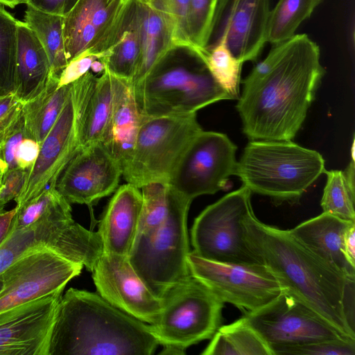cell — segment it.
I'll use <instances>...</instances> for the list:
<instances>
[{
	"label": "cell",
	"mask_w": 355,
	"mask_h": 355,
	"mask_svg": "<svg viewBox=\"0 0 355 355\" xmlns=\"http://www.w3.org/2000/svg\"><path fill=\"white\" fill-rule=\"evenodd\" d=\"M325 73L319 46L306 34L272 44L242 81L236 109L250 140H292Z\"/></svg>",
	"instance_id": "obj_1"
},
{
	"label": "cell",
	"mask_w": 355,
	"mask_h": 355,
	"mask_svg": "<svg viewBox=\"0 0 355 355\" xmlns=\"http://www.w3.org/2000/svg\"><path fill=\"white\" fill-rule=\"evenodd\" d=\"M244 226L249 247L284 288L343 336L355 340V278L317 256L290 230L266 225L254 212L245 218Z\"/></svg>",
	"instance_id": "obj_2"
},
{
	"label": "cell",
	"mask_w": 355,
	"mask_h": 355,
	"mask_svg": "<svg viewBox=\"0 0 355 355\" xmlns=\"http://www.w3.org/2000/svg\"><path fill=\"white\" fill-rule=\"evenodd\" d=\"M158 345L148 324L71 288L58 304L49 355H151Z\"/></svg>",
	"instance_id": "obj_3"
},
{
	"label": "cell",
	"mask_w": 355,
	"mask_h": 355,
	"mask_svg": "<svg viewBox=\"0 0 355 355\" xmlns=\"http://www.w3.org/2000/svg\"><path fill=\"white\" fill-rule=\"evenodd\" d=\"M132 89L142 117L196 113L232 99L214 78L201 52L185 46L168 51Z\"/></svg>",
	"instance_id": "obj_4"
},
{
	"label": "cell",
	"mask_w": 355,
	"mask_h": 355,
	"mask_svg": "<svg viewBox=\"0 0 355 355\" xmlns=\"http://www.w3.org/2000/svg\"><path fill=\"white\" fill-rule=\"evenodd\" d=\"M325 171L322 155L292 140H252L237 162L234 175L252 193L295 201Z\"/></svg>",
	"instance_id": "obj_5"
},
{
	"label": "cell",
	"mask_w": 355,
	"mask_h": 355,
	"mask_svg": "<svg viewBox=\"0 0 355 355\" xmlns=\"http://www.w3.org/2000/svg\"><path fill=\"white\" fill-rule=\"evenodd\" d=\"M191 202L168 184L164 223L150 234L137 236L128 257L137 275L157 298L191 275L187 220Z\"/></svg>",
	"instance_id": "obj_6"
},
{
	"label": "cell",
	"mask_w": 355,
	"mask_h": 355,
	"mask_svg": "<svg viewBox=\"0 0 355 355\" xmlns=\"http://www.w3.org/2000/svg\"><path fill=\"white\" fill-rule=\"evenodd\" d=\"M157 322L149 324L160 354H184V349L211 339L221 326L224 303L191 275L173 286L162 298Z\"/></svg>",
	"instance_id": "obj_7"
},
{
	"label": "cell",
	"mask_w": 355,
	"mask_h": 355,
	"mask_svg": "<svg viewBox=\"0 0 355 355\" xmlns=\"http://www.w3.org/2000/svg\"><path fill=\"white\" fill-rule=\"evenodd\" d=\"M201 130L196 113L141 116L132 154L123 168V178L139 189L153 182L168 183L184 152Z\"/></svg>",
	"instance_id": "obj_8"
},
{
	"label": "cell",
	"mask_w": 355,
	"mask_h": 355,
	"mask_svg": "<svg viewBox=\"0 0 355 355\" xmlns=\"http://www.w3.org/2000/svg\"><path fill=\"white\" fill-rule=\"evenodd\" d=\"M252 192L242 185L207 207L191 229L193 252L216 262L261 263L248 245L244 221L253 213Z\"/></svg>",
	"instance_id": "obj_9"
},
{
	"label": "cell",
	"mask_w": 355,
	"mask_h": 355,
	"mask_svg": "<svg viewBox=\"0 0 355 355\" xmlns=\"http://www.w3.org/2000/svg\"><path fill=\"white\" fill-rule=\"evenodd\" d=\"M191 275L209 288L224 304L244 314L276 298L285 288L262 263H220L204 259L193 251L187 256Z\"/></svg>",
	"instance_id": "obj_10"
},
{
	"label": "cell",
	"mask_w": 355,
	"mask_h": 355,
	"mask_svg": "<svg viewBox=\"0 0 355 355\" xmlns=\"http://www.w3.org/2000/svg\"><path fill=\"white\" fill-rule=\"evenodd\" d=\"M85 85L71 84L65 104L53 128L40 146L38 156L28 169L24 185L15 200L17 209L33 200L46 189L55 187L60 173L78 151V129Z\"/></svg>",
	"instance_id": "obj_11"
},
{
	"label": "cell",
	"mask_w": 355,
	"mask_h": 355,
	"mask_svg": "<svg viewBox=\"0 0 355 355\" xmlns=\"http://www.w3.org/2000/svg\"><path fill=\"white\" fill-rule=\"evenodd\" d=\"M44 248L92 271L103 254V243L98 232H92L73 218L42 223L23 228H12L0 245V273L28 250Z\"/></svg>",
	"instance_id": "obj_12"
},
{
	"label": "cell",
	"mask_w": 355,
	"mask_h": 355,
	"mask_svg": "<svg viewBox=\"0 0 355 355\" xmlns=\"http://www.w3.org/2000/svg\"><path fill=\"white\" fill-rule=\"evenodd\" d=\"M236 150L226 135L201 130L184 152L168 184L192 200L214 194L234 175Z\"/></svg>",
	"instance_id": "obj_13"
},
{
	"label": "cell",
	"mask_w": 355,
	"mask_h": 355,
	"mask_svg": "<svg viewBox=\"0 0 355 355\" xmlns=\"http://www.w3.org/2000/svg\"><path fill=\"white\" fill-rule=\"evenodd\" d=\"M83 265L53 251H27L0 273V313L60 290Z\"/></svg>",
	"instance_id": "obj_14"
},
{
	"label": "cell",
	"mask_w": 355,
	"mask_h": 355,
	"mask_svg": "<svg viewBox=\"0 0 355 355\" xmlns=\"http://www.w3.org/2000/svg\"><path fill=\"white\" fill-rule=\"evenodd\" d=\"M243 318L270 349L276 346L348 339L286 289L266 305L244 314Z\"/></svg>",
	"instance_id": "obj_15"
},
{
	"label": "cell",
	"mask_w": 355,
	"mask_h": 355,
	"mask_svg": "<svg viewBox=\"0 0 355 355\" xmlns=\"http://www.w3.org/2000/svg\"><path fill=\"white\" fill-rule=\"evenodd\" d=\"M129 2L78 0L63 21L68 63L82 53L103 58L121 31Z\"/></svg>",
	"instance_id": "obj_16"
},
{
	"label": "cell",
	"mask_w": 355,
	"mask_h": 355,
	"mask_svg": "<svg viewBox=\"0 0 355 355\" xmlns=\"http://www.w3.org/2000/svg\"><path fill=\"white\" fill-rule=\"evenodd\" d=\"M270 0H218L205 49L224 40L243 63L257 59L267 42Z\"/></svg>",
	"instance_id": "obj_17"
},
{
	"label": "cell",
	"mask_w": 355,
	"mask_h": 355,
	"mask_svg": "<svg viewBox=\"0 0 355 355\" xmlns=\"http://www.w3.org/2000/svg\"><path fill=\"white\" fill-rule=\"evenodd\" d=\"M91 272L98 295L108 303L146 324L157 322L162 299L150 291L127 257L103 252Z\"/></svg>",
	"instance_id": "obj_18"
},
{
	"label": "cell",
	"mask_w": 355,
	"mask_h": 355,
	"mask_svg": "<svg viewBox=\"0 0 355 355\" xmlns=\"http://www.w3.org/2000/svg\"><path fill=\"white\" fill-rule=\"evenodd\" d=\"M122 168L102 142L79 150L58 177L55 189L70 204L91 206L118 188Z\"/></svg>",
	"instance_id": "obj_19"
},
{
	"label": "cell",
	"mask_w": 355,
	"mask_h": 355,
	"mask_svg": "<svg viewBox=\"0 0 355 355\" xmlns=\"http://www.w3.org/2000/svg\"><path fill=\"white\" fill-rule=\"evenodd\" d=\"M62 291L0 313V355H49Z\"/></svg>",
	"instance_id": "obj_20"
},
{
	"label": "cell",
	"mask_w": 355,
	"mask_h": 355,
	"mask_svg": "<svg viewBox=\"0 0 355 355\" xmlns=\"http://www.w3.org/2000/svg\"><path fill=\"white\" fill-rule=\"evenodd\" d=\"M141 207L140 189L130 183L116 189L98 230L104 252L128 257L137 235Z\"/></svg>",
	"instance_id": "obj_21"
},
{
	"label": "cell",
	"mask_w": 355,
	"mask_h": 355,
	"mask_svg": "<svg viewBox=\"0 0 355 355\" xmlns=\"http://www.w3.org/2000/svg\"><path fill=\"white\" fill-rule=\"evenodd\" d=\"M353 223L322 212L289 230L317 256L346 276L355 278V267L347 261L343 250L345 232Z\"/></svg>",
	"instance_id": "obj_22"
},
{
	"label": "cell",
	"mask_w": 355,
	"mask_h": 355,
	"mask_svg": "<svg viewBox=\"0 0 355 355\" xmlns=\"http://www.w3.org/2000/svg\"><path fill=\"white\" fill-rule=\"evenodd\" d=\"M140 35V56L131 87L139 83L171 49L179 46L173 24L148 0H135Z\"/></svg>",
	"instance_id": "obj_23"
},
{
	"label": "cell",
	"mask_w": 355,
	"mask_h": 355,
	"mask_svg": "<svg viewBox=\"0 0 355 355\" xmlns=\"http://www.w3.org/2000/svg\"><path fill=\"white\" fill-rule=\"evenodd\" d=\"M119 78L105 69L83 103L78 129V150L107 139Z\"/></svg>",
	"instance_id": "obj_24"
},
{
	"label": "cell",
	"mask_w": 355,
	"mask_h": 355,
	"mask_svg": "<svg viewBox=\"0 0 355 355\" xmlns=\"http://www.w3.org/2000/svg\"><path fill=\"white\" fill-rule=\"evenodd\" d=\"M51 74L48 55L35 33L19 21L15 94L23 103L37 94Z\"/></svg>",
	"instance_id": "obj_25"
},
{
	"label": "cell",
	"mask_w": 355,
	"mask_h": 355,
	"mask_svg": "<svg viewBox=\"0 0 355 355\" xmlns=\"http://www.w3.org/2000/svg\"><path fill=\"white\" fill-rule=\"evenodd\" d=\"M141 116L129 82L120 79L109 135L104 144L122 171L132 154Z\"/></svg>",
	"instance_id": "obj_26"
},
{
	"label": "cell",
	"mask_w": 355,
	"mask_h": 355,
	"mask_svg": "<svg viewBox=\"0 0 355 355\" xmlns=\"http://www.w3.org/2000/svg\"><path fill=\"white\" fill-rule=\"evenodd\" d=\"M59 78L51 73L43 89L23 103L22 116L27 137L40 146L57 121L67 99L71 84L58 87Z\"/></svg>",
	"instance_id": "obj_27"
},
{
	"label": "cell",
	"mask_w": 355,
	"mask_h": 355,
	"mask_svg": "<svg viewBox=\"0 0 355 355\" xmlns=\"http://www.w3.org/2000/svg\"><path fill=\"white\" fill-rule=\"evenodd\" d=\"M139 56L140 35L135 1L131 0L116 40L101 60L105 64V69L130 84L138 66Z\"/></svg>",
	"instance_id": "obj_28"
},
{
	"label": "cell",
	"mask_w": 355,
	"mask_h": 355,
	"mask_svg": "<svg viewBox=\"0 0 355 355\" xmlns=\"http://www.w3.org/2000/svg\"><path fill=\"white\" fill-rule=\"evenodd\" d=\"M202 355H273L270 346L242 317L220 326Z\"/></svg>",
	"instance_id": "obj_29"
},
{
	"label": "cell",
	"mask_w": 355,
	"mask_h": 355,
	"mask_svg": "<svg viewBox=\"0 0 355 355\" xmlns=\"http://www.w3.org/2000/svg\"><path fill=\"white\" fill-rule=\"evenodd\" d=\"M63 21V17L45 13L27 6L24 23L37 37L48 55L51 73L58 78L68 64Z\"/></svg>",
	"instance_id": "obj_30"
},
{
	"label": "cell",
	"mask_w": 355,
	"mask_h": 355,
	"mask_svg": "<svg viewBox=\"0 0 355 355\" xmlns=\"http://www.w3.org/2000/svg\"><path fill=\"white\" fill-rule=\"evenodd\" d=\"M327 182L321 199L323 212L355 221V167L352 159L344 171H325Z\"/></svg>",
	"instance_id": "obj_31"
},
{
	"label": "cell",
	"mask_w": 355,
	"mask_h": 355,
	"mask_svg": "<svg viewBox=\"0 0 355 355\" xmlns=\"http://www.w3.org/2000/svg\"><path fill=\"white\" fill-rule=\"evenodd\" d=\"M322 0H279L270 10L266 40L272 44L286 40L312 15Z\"/></svg>",
	"instance_id": "obj_32"
},
{
	"label": "cell",
	"mask_w": 355,
	"mask_h": 355,
	"mask_svg": "<svg viewBox=\"0 0 355 355\" xmlns=\"http://www.w3.org/2000/svg\"><path fill=\"white\" fill-rule=\"evenodd\" d=\"M71 207L55 187L46 189L37 198L17 209L13 228L71 219Z\"/></svg>",
	"instance_id": "obj_33"
},
{
	"label": "cell",
	"mask_w": 355,
	"mask_h": 355,
	"mask_svg": "<svg viewBox=\"0 0 355 355\" xmlns=\"http://www.w3.org/2000/svg\"><path fill=\"white\" fill-rule=\"evenodd\" d=\"M202 56L218 85L232 99H238L243 62L232 53L225 41L222 40L210 49H205Z\"/></svg>",
	"instance_id": "obj_34"
},
{
	"label": "cell",
	"mask_w": 355,
	"mask_h": 355,
	"mask_svg": "<svg viewBox=\"0 0 355 355\" xmlns=\"http://www.w3.org/2000/svg\"><path fill=\"white\" fill-rule=\"evenodd\" d=\"M18 23L0 4V96L15 91Z\"/></svg>",
	"instance_id": "obj_35"
},
{
	"label": "cell",
	"mask_w": 355,
	"mask_h": 355,
	"mask_svg": "<svg viewBox=\"0 0 355 355\" xmlns=\"http://www.w3.org/2000/svg\"><path fill=\"white\" fill-rule=\"evenodd\" d=\"M140 189L142 207L137 236L157 230L164 223L168 211V183H150Z\"/></svg>",
	"instance_id": "obj_36"
},
{
	"label": "cell",
	"mask_w": 355,
	"mask_h": 355,
	"mask_svg": "<svg viewBox=\"0 0 355 355\" xmlns=\"http://www.w3.org/2000/svg\"><path fill=\"white\" fill-rule=\"evenodd\" d=\"M218 0H189L188 29L192 45L202 52L207 46Z\"/></svg>",
	"instance_id": "obj_37"
},
{
	"label": "cell",
	"mask_w": 355,
	"mask_h": 355,
	"mask_svg": "<svg viewBox=\"0 0 355 355\" xmlns=\"http://www.w3.org/2000/svg\"><path fill=\"white\" fill-rule=\"evenodd\" d=\"M273 355H354L355 340H327L301 345L276 346Z\"/></svg>",
	"instance_id": "obj_38"
},
{
	"label": "cell",
	"mask_w": 355,
	"mask_h": 355,
	"mask_svg": "<svg viewBox=\"0 0 355 355\" xmlns=\"http://www.w3.org/2000/svg\"><path fill=\"white\" fill-rule=\"evenodd\" d=\"M148 1L171 22L178 45L195 48L189 40L188 29L189 0Z\"/></svg>",
	"instance_id": "obj_39"
},
{
	"label": "cell",
	"mask_w": 355,
	"mask_h": 355,
	"mask_svg": "<svg viewBox=\"0 0 355 355\" xmlns=\"http://www.w3.org/2000/svg\"><path fill=\"white\" fill-rule=\"evenodd\" d=\"M22 107L15 92L0 96V142L21 116Z\"/></svg>",
	"instance_id": "obj_40"
},
{
	"label": "cell",
	"mask_w": 355,
	"mask_h": 355,
	"mask_svg": "<svg viewBox=\"0 0 355 355\" xmlns=\"http://www.w3.org/2000/svg\"><path fill=\"white\" fill-rule=\"evenodd\" d=\"M26 137L27 135L21 114V116L15 125L9 130L0 142L2 144L1 150L3 157L7 165L8 170L17 167L16 159L17 151L20 143Z\"/></svg>",
	"instance_id": "obj_41"
},
{
	"label": "cell",
	"mask_w": 355,
	"mask_h": 355,
	"mask_svg": "<svg viewBox=\"0 0 355 355\" xmlns=\"http://www.w3.org/2000/svg\"><path fill=\"white\" fill-rule=\"evenodd\" d=\"M28 169L17 167L8 170L0 189V214L5 205L19 195L26 181Z\"/></svg>",
	"instance_id": "obj_42"
},
{
	"label": "cell",
	"mask_w": 355,
	"mask_h": 355,
	"mask_svg": "<svg viewBox=\"0 0 355 355\" xmlns=\"http://www.w3.org/2000/svg\"><path fill=\"white\" fill-rule=\"evenodd\" d=\"M98 58L101 57L82 53L70 61L60 76L58 87L70 85L79 79L90 71L93 62Z\"/></svg>",
	"instance_id": "obj_43"
},
{
	"label": "cell",
	"mask_w": 355,
	"mask_h": 355,
	"mask_svg": "<svg viewBox=\"0 0 355 355\" xmlns=\"http://www.w3.org/2000/svg\"><path fill=\"white\" fill-rule=\"evenodd\" d=\"M78 0H27L26 4L41 12L64 17Z\"/></svg>",
	"instance_id": "obj_44"
},
{
	"label": "cell",
	"mask_w": 355,
	"mask_h": 355,
	"mask_svg": "<svg viewBox=\"0 0 355 355\" xmlns=\"http://www.w3.org/2000/svg\"><path fill=\"white\" fill-rule=\"evenodd\" d=\"M40 146L33 139L25 138L20 143L17 151V167L30 169L38 156Z\"/></svg>",
	"instance_id": "obj_45"
},
{
	"label": "cell",
	"mask_w": 355,
	"mask_h": 355,
	"mask_svg": "<svg viewBox=\"0 0 355 355\" xmlns=\"http://www.w3.org/2000/svg\"><path fill=\"white\" fill-rule=\"evenodd\" d=\"M343 250L347 261L355 267V223H353L345 232Z\"/></svg>",
	"instance_id": "obj_46"
},
{
	"label": "cell",
	"mask_w": 355,
	"mask_h": 355,
	"mask_svg": "<svg viewBox=\"0 0 355 355\" xmlns=\"http://www.w3.org/2000/svg\"><path fill=\"white\" fill-rule=\"evenodd\" d=\"M17 208L0 214V245L8 236L13 227Z\"/></svg>",
	"instance_id": "obj_47"
},
{
	"label": "cell",
	"mask_w": 355,
	"mask_h": 355,
	"mask_svg": "<svg viewBox=\"0 0 355 355\" xmlns=\"http://www.w3.org/2000/svg\"><path fill=\"white\" fill-rule=\"evenodd\" d=\"M27 0H0V4L10 8H15L21 3H26Z\"/></svg>",
	"instance_id": "obj_48"
},
{
	"label": "cell",
	"mask_w": 355,
	"mask_h": 355,
	"mask_svg": "<svg viewBox=\"0 0 355 355\" xmlns=\"http://www.w3.org/2000/svg\"><path fill=\"white\" fill-rule=\"evenodd\" d=\"M8 170V167L6 164H2L0 166V189L2 184L3 179L4 177L5 173H6Z\"/></svg>",
	"instance_id": "obj_49"
},
{
	"label": "cell",
	"mask_w": 355,
	"mask_h": 355,
	"mask_svg": "<svg viewBox=\"0 0 355 355\" xmlns=\"http://www.w3.org/2000/svg\"><path fill=\"white\" fill-rule=\"evenodd\" d=\"M1 146H2V144L0 143V166L2 165V164H6V162H5L4 159H3V157Z\"/></svg>",
	"instance_id": "obj_50"
},
{
	"label": "cell",
	"mask_w": 355,
	"mask_h": 355,
	"mask_svg": "<svg viewBox=\"0 0 355 355\" xmlns=\"http://www.w3.org/2000/svg\"><path fill=\"white\" fill-rule=\"evenodd\" d=\"M125 1H130V0H125Z\"/></svg>",
	"instance_id": "obj_51"
},
{
	"label": "cell",
	"mask_w": 355,
	"mask_h": 355,
	"mask_svg": "<svg viewBox=\"0 0 355 355\" xmlns=\"http://www.w3.org/2000/svg\"><path fill=\"white\" fill-rule=\"evenodd\" d=\"M0 286H1V284H0Z\"/></svg>",
	"instance_id": "obj_52"
}]
</instances>
